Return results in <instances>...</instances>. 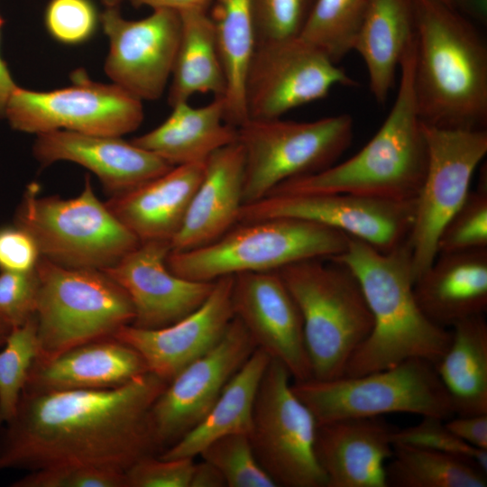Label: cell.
Segmentation results:
<instances>
[{
    "label": "cell",
    "instance_id": "1",
    "mask_svg": "<svg viewBox=\"0 0 487 487\" xmlns=\"http://www.w3.org/2000/svg\"><path fill=\"white\" fill-rule=\"evenodd\" d=\"M167 383L147 372L112 388H24L0 427V472L83 464L124 473L157 452L149 415Z\"/></svg>",
    "mask_w": 487,
    "mask_h": 487
},
{
    "label": "cell",
    "instance_id": "2",
    "mask_svg": "<svg viewBox=\"0 0 487 487\" xmlns=\"http://www.w3.org/2000/svg\"><path fill=\"white\" fill-rule=\"evenodd\" d=\"M413 93L420 121L486 130L487 45L476 27L439 0H413Z\"/></svg>",
    "mask_w": 487,
    "mask_h": 487
},
{
    "label": "cell",
    "instance_id": "3",
    "mask_svg": "<svg viewBox=\"0 0 487 487\" xmlns=\"http://www.w3.org/2000/svg\"><path fill=\"white\" fill-rule=\"evenodd\" d=\"M356 276L372 316V329L349 359L344 375H361L392 367L409 358L434 364L445 354L451 329L431 322L414 295V275L408 240L381 252L349 236L345 251L330 258Z\"/></svg>",
    "mask_w": 487,
    "mask_h": 487
},
{
    "label": "cell",
    "instance_id": "4",
    "mask_svg": "<svg viewBox=\"0 0 487 487\" xmlns=\"http://www.w3.org/2000/svg\"><path fill=\"white\" fill-rule=\"evenodd\" d=\"M414 59L415 38L400 63L393 106L364 147L343 162L284 181L269 195L348 193L393 201L416 199L427 170V147L414 99Z\"/></svg>",
    "mask_w": 487,
    "mask_h": 487
},
{
    "label": "cell",
    "instance_id": "5",
    "mask_svg": "<svg viewBox=\"0 0 487 487\" xmlns=\"http://www.w3.org/2000/svg\"><path fill=\"white\" fill-rule=\"evenodd\" d=\"M302 317L312 378L334 379L372 329L354 273L334 259H309L278 271Z\"/></svg>",
    "mask_w": 487,
    "mask_h": 487
},
{
    "label": "cell",
    "instance_id": "6",
    "mask_svg": "<svg viewBox=\"0 0 487 487\" xmlns=\"http://www.w3.org/2000/svg\"><path fill=\"white\" fill-rule=\"evenodd\" d=\"M349 236L313 222L276 217L237 223L206 245L170 251L168 268L184 279L215 281L244 272L279 271L309 259L343 253Z\"/></svg>",
    "mask_w": 487,
    "mask_h": 487
},
{
    "label": "cell",
    "instance_id": "7",
    "mask_svg": "<svg viewBox=\"0 0 487 487\" xmlns=\"http://www.w3.org/2000/svg\"><path fill=\"white\" fill-rule=\"evenodd\" d=\"M35 318L46 362L81 345L110 338L134 318L132 302L104 271L61 266L41 257Z\"/></svg>",
    "mask_w": 487,
    "mask_h": 487
},
{
    "label": "cell",
    "instance_id": "8",
    "mask_svg": "<svg viewBox=\"0 0 487 487\" xmlns=\"http://www.w3.org/2000/svg\"><path fill=\"white\" fill-rule=\"evenodd\" d=\"M39 192V185L27 186L14 224L31 234L41 257L69 268L103 271L140 244L96 196L88 176L74 198Z\"/></svg>",
    "mask_w": 487,
    "mask_h": 487
},
{
    "label": "cell",
    "instance_id": "9",
    "mask_svg": "<svg viewBox=\"0 0 487 487\" xmlns=\"http://www.w3.org/2000/svg\"><path fill=\"white\" fill-rule=\"evenodd\" d=\"M291 388L317 424L389 413H411L445 420L455 416L435 364L422 358H409L361 375L293 381Z\"/></svg>",
    "mask_w": 487,
    "mask_h": 487
},
{
    "label": "cell",
    "instance_id": "10",
    "mask_svg": "<svg viewBox=\"0 0 487 487\" xmlns=\"http://www.w3.org/2000/svg\"><path fill=\"white\" fill-rule=\"evenodd\" d=\"M244 154V205L278 185L336 163L351 145L354 119L341 114L309 122L248 119L237 127Z\"/></svg>",
    "mask_w": 487,
    "mask_h": 487
},
{
    "label": "cell",
    "instance_id": "11",
    "mask_svg": "<svg viewBox=\"0 0 487 487\" xmlns=\"http://www.w3.org/2000/svg\"><path fill=\"white\" fill-rule=\"evenodd\" d=\"M291 375L271 359L257 391L249 439L276 487H326L315 453L317 422L294 393Z\"/></svg>",
    "mask_w": 487,
    "mask_h": 487
},
{
    "label": "cell",
    "instance_id": "12",
    "mask_svg": "<svg viewBox=\"0 0 487 487\" xmlns=\"http://www.w3.org/2000/svg\"><path fill=\"white\" fill-rule=\"evenodd\" d=\"M72 85L51 91L19 87L6 104L5 119L15 131L35 135L56 130L117 136L134 132L144 118L142 101L116 85L76 71Z\"/></svg>",
    "mask_w": 487,
    "mask_h": 487
},
{
    "label": "cell",
    "instance_id": "13",
    "mask_svg": "<svg viewBox=\"0 0 487 487\" xmlns=\"http://www.w3.org/2000/svg\"><path fill=\"white\" fill-rule=\"evenodd\" d=\"M422 128L427 164L408 237L415 280L435 260L437 238L467 197L473 173L487 153V130L445 129L423 123Z\"/></svg>",
    "mask_w": 487,
    "mask_h": 487
},
{
    "label": "cell",
    "instance_id": "14",
    "mask_svg": "<svg viewBox=\"0 0 487 487\" xmlns=\"http://www.w3.org/2000/svg\"><path fill=\"white\" fill-rule=\"evenodd\" d=\"M335 86L359 83L303 38L258 42L244 82L247 118H280L296 107L325 98Z\"/></svg>",
    "mask_w": 487,
    "mask_h": 487
},
{
    "label": "cell",
    "instance_id": "15",
    "mask_svg": "<svg viewBox=\"0 0 487 487\" xmlns=\"http://www.w3.org/2000/svg\"><path fill=\"white\" fill-rule=\"evenodd\" d=\"M415 211L416 199L393 201L348 193L269 195L243 205L238 223L301 219L339 230L388 253L408 240Z\"/></svg>",
    "mask_w": 487,
    "mask_h": 487
},
{
    "label": "cell",
    "instance_id": "16",
    "mask_svg": "<svg viewBox=\"0 0 487 487\" xmlns=\"http://www.w3.org/2000/svg\"><path fill=\"white\" fill-rule=\"evenodd\" d=\"M256 348L244 325L234 317L218 343L167 383L149 415L153 444L160 454L207 416Z\"/></svg>",
    "mask_w": 487,
    "mask_h": 487
},
{
    "label": "cell",
    "instance_id": "17",
    "mask_svg": "<svg viewBox=\"0 0 487 487\" xmlns=\"http://www.w3.org/2000/svg\"><path fill=\"white\" fill-rule=\"evenodd\" d=\"M100 23L109 41L104 70L111 82L141 101L159 99L171 78L179 46V13L153 9L139 20L106 7Z\"/></svg>",
    "mask_w": 487,
    "mask_h": 487
},
{
    "label": "cell",
    "instance_id": "18",
    "mask_svg": "<svg viewBox=\"0 0 487 487\" xmlns=\"http://www.w3.org/2000/svg\"><path fill=\"white\" fill-rule=\"evenodd\" d=\"M234 317L258 348L287 368L293 381L312 378L299 309L278 271L234 275Z\"/></svg>",
    "mask_w": 487,
    "mask_h": 487
},
{
    "label": "cell",
    "instance_id": "19",
    "mask_svg": "<svg viewBox=\"0 0 487 487\" xmlns=\"http://www.w3.org/2000/svg\"><path fill=\"white\" fill-rule=\"evenodd\" d=\"M167 241L140 243L115 265L103 270L128 295L134 310L132 326L161 328L198 308L215 281H196L173 273L167 265Z\"/></svg>",
    "mask_w": 487,
    "mask_h": 487
},
{
    "label": "cell",
    "instance_id": "20",
    "mask_svg": "<svg viewBox=\"0 0 487 487\" xmlns=\"http://www.w3.org/2000/svg\"><path fill=\"white\" fill-rule=\"evenodd\" d=\"M233 281V275L215 280L206 301L173 324L156 329L126 325L112 337L136 350L148 371L169 382L212 349L225 334L234 318Z\"/></svg>",
    "mask_w": 487,
    "mask_h": 487
},
{
    "label": "cell",
    "instance_id": "21",
    "mask_svg": "<svg viewBox=\"0 0 487 487\" xmlns=\"http://www.w3.org/2000/svg\"><path fill=\"white\" fill-rule=\"evenodd\" d=\"M32 154L42 166L63 161L87 169L112 196L129 191L173 167L122 137L66 130L37 134Z\"/></svg>",
    "mask_w": 487,
    "mask_h": 487
},
{
    "label": "cell",
    "instance_id": "22",
    "mask_svg": "<svg viewBox=\"0 0 487 487\" xmlns=\"http://www.w3.org/2000/svg\"><path fill=\"white\" fill-rule=\"evenodd\" d=\"M396 429L381 417L317 424L315 453L326 487H387Z\"/></svg>",
    "mask_w": 487,
    "mask_h": 487
},
{
    "label": "cell",
    "instance_id": "23",
    "mask_svg": "<svg viewBox=\"0 0 487 487\" xmlns=\"http://www.w3.org/2000/svg\"><path fill=\"white\" fill-rule=\"evenodd\" d=\"M244 154L238 141L213 152L171 251L210 244L238 223L244 205Z\"/></svg>",
    "mask_w": 487,
    "mask_h": 487
},
{
    "label": "cell",
    "instance_id": "24",
    "mask_svg": "<svg viewBox=\"0 0 487 487\" xmlns=\"http://www.w3.org/2000/svg\"><path fill=\"white\" fill-rule=\"evenodd\" d=\"M206 161L173 166L106 202L140 243L173 239L205 172Z\"/></svg>",
    "mask_w": 487,
    "mask_h": 487
},
{
    "label": "cell",
    "instance_id": "25",
    "mask_svg": "<svg viewBox=\"0 0 487 487\" xmlns=\"http://www.w3.org/2000/svg\"><path fill=\"white\" fill-rule=\"evenodd\" d=\"M414 295L425 316L451 329L487 310V248L437 254L415 280Z\"/></svg>",
    "mask_w": 487,
    "mask_h": 487
},
{
    "label": "cell",
    "instance_id": "26",
    "mask_svg": "<svg viewBox=\"0 0 487 487\" xmlns=\"http://www.w3.org/2000/svg\"><path fill=\"white\" fill-rule=\"evenodd\" d=\"M147 372L136 350L110 337L73 347L46 362H34L25 388L36 391L112 388Z\"/></svg>",
    "mask_w": 487,
    "mask_h": 487
},
{
    "label": "cell",
    "instance_id": "27",
    "mask_svg": "<svg viewBox=\"0 0 487 487\" xmlns=\"http://www.w3.org/2000/svg\"><path fill=\"white\" fill-rule=\"evenodd\" d=\"M171 108L165 121L132 142L177 166L206 161L218 149L237 141V128L225 119L224 96L198 107L181 102Z\"/></svg>",
    "mask_w": 487,
    "mask_h": 487
},
{
    "label": "cell",
    "instance_id": "28",
    "mask_svg": "<svg viewBox=\"0 0 487 487\" xmlns=\"http://www.w3.org/2000/svg\"><path fill=\"white\" fill-rule=\"evenodd\" d=\"M415 37L413 0H369L353 51L363 59L371 93L384 104Z\"/></svg>",
    "mask_w": 487,
    "mask_h": 487
},
{
    "label": "cell",
    "instance_id": "29",
    "mask_svg": "<svg viewBox=\"0 0 487 487\" xmlns=\"http://www.w3.org/2000/svg\"><path fill=\"white\" fill-rule=\"evenodd\" d=\"M256 348L223 389L207 416L189 432L158 455L195 458L211 442L232 434H249L260 382L271 361Z\"/></svg>",
    "mask_w": 487,
    "mask_h": 487
},
{
    "label": "cell",
    "instance_id": "30",
    "mask_svg": "<svg viewBox=\"0 0 487 487\" xmlns=\"http://www.w3.org/2000/svg\"><path fill=\"white\" fill-rule=\"evenodd\" d=\"M451 342L435 364L454 414H487V322L484 315L451 328Z\"/></svg>",
    "mask_w": 487,
    "mask_h": 487
},
{
    "label": "cell",
    "instance_id": "31",
    "mask_svg": "<svg viewBox=\"0 0 487 487\" xmlns=\"http://www.w3.org/2000/svg\"><path fill=\"white\" fill-rule=\"evenodd\" d=\"M207 14L226 81L225 119L237 128L248 120L244 82L257 44L253 0H212Z\"/></svg>",
    "mask_w": 487,
    "mask_h": 487
},
{
    "label": "cell",
    "instance_id": "32",
    "mask_svg": "<svg viewBox=\"0 0 487 487\" xmlns=\"http://www.w3.org/2000/svg\"><path fill=\"white\" fill-rule=\"evenodd\" d=\"M181 31L170 78V106L196 94L225 96V76L207 11L180 13Z\"/></svg>",
    "mask_w": 487,
    "mask_h": 487
},
{
    "label": "cell",
    "instance_id": "33",
    "mask_svg": "<svg viewBox=\"0 0 487 487\" xmlns=\"http://www.w3.org/2000/svg\"><path fill=\"white\" fill-rule=\"evenodd\" d=\"M486 473L466 458L401 444L386 464L387 487H486Z\"/></svg>",
    "mask_w": 487,
    "mask_h": 487
},
{
    "label": "cell",
    "instance_id": "34",
    "mask_svg": "<svg viewBox=\"0 0 487 487\" xmlns=\"http://www.w3.org/2000/svg\"><path fill=\"white\" fill-rule=\"evenodd\" d=\"M369 0H315L299 37L324 51L334 62L353 51Z\"/></svg>",
    "mask_w": 487,
    "mask_h": 487
},
{
    "label": "cell",
    "instance_id": "35",
    "mask_svg": "<svg viewBox=\"0 0 487 487\" xmlns=\"http://www.w3.org/2000/svg\"><path fill=\"white\" fill-rule=\"evenodd\" d=\"M39 356L35 316L12 328L0 350V427L14 416L30 372Z\"/></svg>",
    "mask_w": 487,
    "mask_h": 487
},
{
    "label": "cell",
    "instance_id": "36",
    "mask_svg": "<svg viewBox=\"0 0 487 487\" xmlns=\"http://www.w3.org/2000/svg\"><path fill=\"white\" fill-rule=\"evenodd\" d=\"M481 169L477 189L467 197L444 225L436 255L487 248V172Z\"/></svg>",
    "mask_w": 487,
    "mask_h": 487
},
{
    "label": "cell",
    "instance_id": "37",
    "mask_svg": "<svg viewBox=\"0 0 487 487\" xmlns=\"http://www.w3.org/2000/svg\"><path fill=\"white\" fill-rule=\"evenodd\" d=\"M199 455L221 473L227 487H276L260 465L248 434L222 436Z\"/></svg>",
    "mask_w": 487,
    "mask_h": 487
},
{
    "label": "cell",
    "instance_id": "38",
    "mask_svg": "<svg viewBox=\"0 0 487 487\" xmlns=\"http://www.w3.org/2000/svg\"><path fill=\"white\" fill-rule=\"evenodd\" d=\"M315 0H253L257 43L299 37Z\"/></svg>",
    "mask_w": 487,
    "mask_h": 487
},
{
    "label": "cell",
    "instance_id": "39",
    "mask_svg": "<svg viewBox=\"0 0 487 487\" xmlns=\"http://www.w3.org/2000/svg\"><path fill=\"white\" fill-rule=\"evenodd\" d=\"M393 443L418 446L466 458L487 472V450L472 446L453 434L445 419L426 416L414 425L396 429Z\"/></svg>",
    "mask_w": 487,
    "mask_h": 487
},
{
    "label": "cell",
    "instance_id": "40",
    "mask_svg": "<svg viewBox=\"0 0 487 487\" xmlns=\"http://www.w3.org/2000/svg\"><path fill=\"white\" fill-rule=\"evenodd\" d=\"M13 487H125L124 473L83 464H63L30 471Z\"/></svg>",
    "mask_w": 487,
    "mask_h": 487
},
{
    "label": "cell",
    "instance_id": "41",
    "mask_svg": "<svg viewBox=\"0 0 487 487\" xmlns=\"http://www.w3.org/2000/svg\"><path fill=\"white\" fill-rule=\"evenodd\" d=\"M44 21L55 40L65 44H78L94 34L100 16L90 0H51Z\"/></svg>",
    "mask_w": 487,
    "mask_h": 487
},
{
    "label": "cell",
    "instance_id": "42",
    "mask_svg": "<svg viewBox=\"0 0 487 487\" xmlns=\"http://www.w3.org/2000/svg\"><path fill=\"white\" fill-rule=\"evenodd\" d=\"M39 279L34 270L29 271H0V316L12 327L35 316Z\"/></svg>",
    "mask_w": 487,
    "mask_h": 487
},
{
    "label": "cell",
    "instance_id": "43",
    "mask_svg": "<svg viewBox=\"0 0 487 487\" xmlns=\"http://www.w3.org/2000/svg\"><path fill=\"white\" fill-rule=\"evenodd\" d=\"M194 458L145 455L124 472L125 487H189Z\"/></svg>",
    "mask_w": 487,
    "mask_h": 487
},
{
    "label": "cell",
    "instance_id": "44",
    "mask_svg": "<svg viewBox=\"0 0 487 487\" xmlns=\"http://www.w3.org/2000/svg\"><path fill=\"white\" fill-rule=\"evenodd\" d=\"M41 257L36 241L26 230L15 224L0 227V271H32Z\"/></svg>",
    "mask_w": 487,
    "mask_h": 487
},
{
    "label": "cell",
    "instance_id": "45",
    "mask_svg": "<svg viewBox=\"0 0 487 487\" xmlns=\"http://www.w3.org/2000/svg\"><path fill=\"white\" fill-rule=\"evenodd\" d=\"M445 424L466 444L487 450V414L455 415L446 419Z\"/></svg>",
    "mask_w": 487,
    "mask_h": 487
},
{
    "label": "cell",
    "instance_id": "46",
    "mask_svg": "<svg viewBox=\"0 0 487 487\" xmlns=\"http://www.w3.org/2000/svg\"><path fill=\"white\" fill-rule=\"evenodd\" d=\"M133 6L168 9L179 14L189 11H208L212 0H127Z\"/></svg>",
    "mask_w": 487,
    "mask_h": 487
},
{
    "label": "cell",
    "instance_id": "47",
    "mask_svg": "<svg viewBox=\"0 0 487 487\" xmlns=\"http://www.w3.org/2000/svg\"><path fill=\"white\" fill-rule=\"evenodd\" d=\"M226 486L221 473L210 463L202 459L195 463L191 473L189 487H225Z\"/></svg>",
    "mask_w": 487,
    "mask_h": 487
},
{
    "label": "cell",
    "instance_id": "48",
    "mask_svg": "<svg viewBox=\"0 0 487 487\" xmlns=\"http://www.w3.org/2000/svg\"><path fill=\"white\" fill-rule=\"evenodd\" d=\"M3 24L4 20L0 15V32ZM16 86L17 84L13 79L5 62L0 55V120L5 119L7 101Z\"/></svg>",
    "mask_w": 487,
    "mask_h": 487
},
{
    "label": "cell",
    "instance_id": "49",
    "mask_svg": "<svg viewBox=\"0 0 487 487\" xmlns=\"http://www.w3.org/2000/svg\"><path fill=\"white\" fill-rule=\"evenodd\" d=\"M12 328V326L0 316V347L4 345Z\"/></svg>",
    "mask_w": 487,
    "mask_h": 487
},
{
    "label": "cell",
    "instance_id": "50",
    "mask_svg": "<svg viewBox=\"0 0 487 487\" xmlns=\"http://www.w3.org/2000/svg\"><path fill=\"white\" fill-rule=\"evenodd\" d=\"M106 7H119L126 0H99Z\"/></svg>",
    "mask_w": 487,
    "mask_h": 487
},
{
    "label": "cell",
    "instance_id": "51",
    "mask_svg": "<svg viewBox=\"0 0 487 487\" xmlns=\"http://www.w3.org/2000/svg\"><path fill=\"white\" fill-rule=\"evenodd\" d=\"M439 1L447 5L448 6L455 8L456 0H439Z\"/></svg>",
    "mask_w": 487,
    "mask_h": 487
}]
</instances>
